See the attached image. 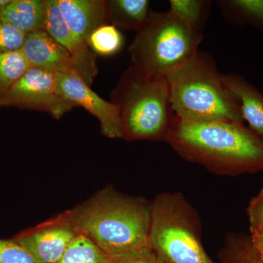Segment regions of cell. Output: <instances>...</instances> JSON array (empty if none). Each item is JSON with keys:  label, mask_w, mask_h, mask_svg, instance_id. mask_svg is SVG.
Returning <instances> with one entry per match:
<instances>
[{"label": "cell", "mask_w": 263, "mask_h": 263, "mask_svg": "<svg viewBox=\"0 0 263 263\" xmlns=\"http://www.w3.org/2000/svg\"><path fill=\"white\" fill-rule=\"evenodd\" d=\"M81 234L71 209L37 226L24 230L13 238L37 263H58Z\"/></svg>", "instance_id": "obj_8"}, {"label": "cell", "mask_w": 263, "mask_h": 263, "mask_svg": "<svg viewBox=\"0 0 263 263\" xmlns=\"http://www.w3.org/2000/svg\"><path fill=\"white\" fill-rule=\"evenodd\" d=\"M0 18L25 34L44 29L46 0H11Z\"/></svg>", "instance_id": "obj_14"}, {"label": "cell", "mask_w": 263, "mask_h": 263, "mask_svg": "<svg viewBox=\"0 0 263 263\" xmlns=\"http://www.w3.org/2000/svg\"><path fill=\"white\" fill-rule=\"evenodd\" d=\"M149 246L167 263H215L201 241L200 219L182 194L164 193L151 202Z\"/></svg>", "instance_id": "obj_6"}, {"label": "cell", "mask_w": 263, "mask_h": 263, "mask_svg": "<svg viewBox=\"0 0 263 263\" xmlns=\"http://www.w3.org/2000/svg\"><path fill=\"white\" fill-rule=\"evenodd\" d=\"M21 51L31 67L55 74L76 72L70 53L45 29L26 34Z\"/></svg>", "instance_id": "obj_11"}, {"label": "cell", "mask_w": 263, "mask_h": 263, "mask_svg": "<svg viewBox=\"0 0 263 263\" xmlns=\"http://www.w3.org/2000/svg\"><path fill=\"white\" fill-rule=\"evenodd\" d=\"M110 97L120 110L123 139L164 141L174 117L167 78L131 65Z\"/></svg>", "instance_id": "obj_4"}, {"label": "cell", "mask_w": 263, "mask_h": 263, "mask_svg": "<svg viewBox=\"0 0 263 263\" xmlns=\"http://www.w3.org/2000/svg\"><path fill=\"white\" fill-rule=\"evenodd\" d=\"M0 263H37L17 242L0 239Z\"/></svg>", "instance_id": "obj_23"}, {"label": "cell", "mask_w": 263, "mask_h": 263, "mask_svg": "<svg viewBox=\"0 0 263 263\" xmlns=\"http://www.w3.org/2000/svg\"><path fill=\"white\" fill-rule=\"evenodd\" d=\"M210 55L200 51L167 76L171 108L183 120L243 122L239 103Z\"/></svg>", "instance_id": "obj_3"}, {"label": "cell", "mask_w": 263, "mask_h": 263, "mask_svg": "<svg viewBox=\"0 0 263 263\" xmlns=\"http://www.w3.org/2000/svg\"><path fill=\"white\" fill-rule=\"evenodd\" d=\"M202 37L170 11H150L128 48L131 65L167 77L196 54Z\"/></svg>", "instance_id": "obj_5"}, {"label": "cell", "mask_w": 263, "mask_h": 263, "mask_svg": "<svg viewBox=\"0 0 263 263\" xmlns=\"http://www.w3.org/2000/svg\"><path fill=\"white\" fill-rule=\"evenodd\" d=\"M252 245L263 259V230L250 232Z\"/></svg>", "instance_id": "obj_26"}, {"label": "cell", "mask_w": 263, "mask_h": 263, "mask_svg": "<svg viewBox=\"0 0 263 263\" xmlns=\"http://www.w3.org/2000/svg\"><path fill=\"white\" fill-rule=\"evenodd\" d=\"M26 34L0 18V53L19 51Z\"/></svg>", "instance_id": "obj_22"}, {"label": "cell", "mask_w": 263, "mask_h": 263, "mask_svg": "<svg viewBox=\"0 0 263 263\" xmlns=\"http://www.w3.org/2000/svg\"><path fill=\"white\" fill-rule=\"evenodd\" d=\"M30 67L21 50L0 53V98Z\"/></svg>", "instance_id": "obj_19"}, {"label": "cell", "mask_w": 263, "mask_h": 263, "mask_svg": "<svg viewBox=\"0 0 263 263\" xmlns=\"http://www.w3.org/2000/svg\"><path fill=\"white\" fill-rule=\"evenodd\" d=\"M247 214L250 232L263 230V189L249 202Z\"/></svg>", "instance_id": "obj_25"}, {"label": "cell", "mask_w": 263, "mask_h": 263, "mask_svg": "<svg viewBox=\"0 0 263 263\" xmlns=\"http://www.w3.org/2000/svg\"><path fill=\"white\" fill-rule=\"evenodd\" d=\"M45 30L70 53L76 72L89 86L98 73L97 55L88 43L67 27L56 0H46Z\"/></svg>", "instance_id": "obj_10"}, {"label": "cell", "mask_w": 263, "mask_h": 263, "mask_svg": "<svg viewBox=\"0 0 263 263\" xmlns=\"http://www.w3.org/2000/svg\"><path fill=\"white\" fill-rule=\"evenodd\" d=\"M219 3L228 18L233 23L248 24L263 32V0H229Z\"/></svg>", "instance_id": "obj_17"}, {"label": "cell", "mask_w": 263, "mask_h": 263, "mask_svg": "<svg viewBox=\"0 0 263 263\" xmlns=\"http://www.w3.org/2000/svg\"><path fill=\"white\" fill-rule=\"evenodd\" d=\"M224 84L239 103L240 114L252 129L263 140V94L241 76L224 75Z\"/></svg>", "instance_id": "obj_13"}, {"label": "cell", "mask_w": 263, "mask_h": 263, "mask_svg": "<svg viewBox=\"0 0 263 263\" xmlns=\"http://www.w3.org/2000/svg\"><path fill=\"white\" fill-rule=\"evenodd\" d=\"M164 141L184 160L213 174L234 176L263 171V140L243 122L183 120L174 114Z\"/></svg>", "instance_id": "obj_1"}, {"label": "cell", "mask_w": 263, "mask_h": 263, "mask_svg": "<svg viewBox=\"0 0 263 263\" xmlns=\"http://www.w3.org/2000/svg\"><path fill=\"white\" fill-rule=\"evenodd\" d=\"M57 74L30 67L0 98V109L16 108L37 110L61 119L72 109L78 108L59 91Z\"/></svg>", "instance_id": "obj_7"}, {"label": "cell", "mask_w": 263, "mask_h": 263, "mask_svg": "<svg viewBox=\"0 0 263 263\" xmlns=\"http://www.w3.org/2000/svg\"><path fill=\"white\" fill-rule=\"evenodd\" d=\"M57 85L60 94L66 100L84 108L98 119L103 136L111 139L123 138L119 106L99 96L77 72L72 71L57 74Z\"/></svg>", "instance_id": "obj_9"}, {"label": "cell", "mask_w": 263, "mask_h": 263, "mask_svg": "<svg viewBox=\"0 0 263 263\" xmlns=\"http://www.w3.org/2000/svg\"><path fill=\"white\" fill-rule=\"evenodd\" d=\"M58 263H113L110 257L89 238L81 235Z\"/></svg>", "instance_id": "obj_20"}, {"label": "cell", "mask_w": 263, "mask_h": 263, "mask_svg": "<svg viewBox=\"0 0 263 263\" xmlns=\"http://www.w3.org/2000/svg\"><path fill=\"white\" fill-rule=\"evenodd\" d=\"M70 30L88 43L90 34L108 24V0H56Z\"/></svg>", "instance_id": "obj_12"}, {"label": "cell", "mask_w": 263, "mask_h": 263, "mask_svg": "<svg viewBox=\"0 0 263 263\" xmlns=\"http://www.w3.org/2000/svg\"><path fill=\"white\" fill-rule=\"evenodd\" d=\"M88 45L96 55L113 56L122 49L124 37L117 27L105 24L90 34Z\"/></svg>", "instance_id": "obj_21"}, {"label": "cell", "mask_w": 263, "mask_h": 263, "mask_svg": "<svg viewBox=\"0 0 263 263\" xmlns=\"http://www.w3.org/2000/svg\"><path fill=\"white\" fill-rule=\"evenodd\" d=\"M113 263H167L151 247L110 257Z\"/></svg>", "instance_id": "obj_24"}, {"label": "cell", "mask_w": 263, "mask_h": 263, "mask_svg": "<svg viewBox=\"0 0 263 263\" xmlns=\"http://www.w3.org/2000/svg\"><path fill=\"white\" fill-rule=\"evenodd\" d=\"M11 0H0V13L9 5Z\"/></svg>", "instance_id": "obj_27"}, {"label": "cell", "mask_w": 263, "mask_h": 263, "mask_svg": "<svg viewBox=\"0 0 263 263\" xmlns=\"http://www.w3.org/2000/svg\"><path fill=\"white\" fill-rule=\"evenodd\" d=\"M209 3L203 0H171L169 11L193 31L202 34Z\"/></svg>", "instance_id": "obj_18"}, {"label": "cell", "mask_w": 263, "mask_h": 263, "mask_svg": "<svg viewBox=\"0 0 263 263\" xmlns=\"http://www.w3.org/2000/svg\"><path fill=\"white\" fill-rule=\"evenodd\" d=\"M221 263H263L252 245L250 236L243 233H231L219 252Z\"/></svg>", "instance_id": "obj_16"}, {"label": "cell", "mask_w": 263, "mask_h": 263, "mask_svg": "<svg viewBox=\"0 0 263 263\" xmlns=\"http://www.w3.org/2000/svg\"><path fill=\"white\" fill-rule=\"evenodd\" d=\"M81 234L109 257L150 247L151 202L108 186L71 209Z\"/></svg>", "instance_id": "obj_2"}, {"label": "cell", "mask_w": 263, "mask_h": 263, "mask_svg": "<svg viewBox=\"0 0 263 263\" xmlns=\"http://www.w3.org/2000/svg\"><path fill=\"white\" fill-rule=\"evenodd\" d=\"M108 24L137 32L146 24L151 10L148 0H108Z\"/></svg>", "instance_id": "obj_15"}]
</instances>
